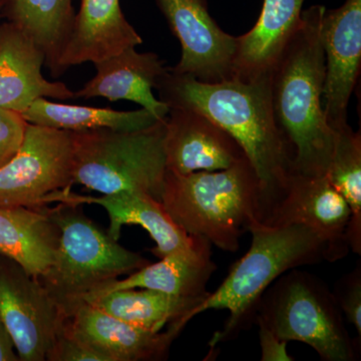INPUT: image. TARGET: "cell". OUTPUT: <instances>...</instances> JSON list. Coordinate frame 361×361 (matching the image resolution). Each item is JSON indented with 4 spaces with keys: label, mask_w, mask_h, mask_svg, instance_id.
Segmentation results:
<instances>
[{
    "label": "cell",
    "mask_w": 361,
    "mask_h": 361,
    "mask_svg": "<svg viewBox=\"0 0 361 361\" xmlns=\"http://www.w3.org/2000/svg\"><path fill=\"white\" fill-rule=\"evenodd\" d=\"M155 89L169 109L198 111L236 140L258 176L262 219L295 173L293 151L273 116L269 75L208 84L168 68Z\"/></svg>",
    "instance_id": "cell-1"
},
{
    "label": "cell",
    "mask_w": 361,
    "mask_h": 361,
    "mask_svg": "<svg viewBox=\"0 0 361 361\" xmlns=\"http://www.w3.org/2000/svg\"><path fill=\"white\" fill-rule=\"evenodd\" d=\"M323 6L302 11L300 26L269 73L271 104L278 129L294 153V172L322 177L329 170L334 132L322 104L325 54Z\"/></svg>",
    "instance_id": "cell-2"
},
{
    "label": "cell",
    "mask_w": 361,
    "mask_h": 361,
    "mask_svg": "<svg viewBox=\"0 0 361 361\" xmlns=\"http://www.w3.org/2000/svg\"><path fill=\"white\" fill-rule=\"evenodd\" d=\"M252 236L248 252L232 266L219 288L209 294L190 314L227 310L224 326L209 342L210 355L220 344L236 338L255 320L261 296L280 275L301 266L327 261L322 237L302 224L268 226L256 217L247 225Z\"/></svg>",
    "instance_id": "cell-3"
},
{
    "label": "cell",
    "mask_w": 361,
    "mask_h": 361,
    "mask_svg": "<svg viewBox=\"0 0 361 361\" xmlns=\"http://www.w3.org/2000/svg\"><path fill=\"white\" fill-rule=\"evenodd\" d=\"M161 202L188 234L236 252L247 225L260 214V183L247 158L213 172L182 175L167 170Z\"/></svg>",
    "instance_id": "cell-4"
},
{
    "label": "cell",
    "mask_w": 361,
    "mask_h": 361,
    "mask_svg": "<svg viewBox=\"0 0 361 361\" xmlns=\"http://www.w3.org/2000/svg\"><path fill=\"white\" fill-rule=\"evenodd\" d=\"M166 120L127 132H73V184L102 195L140 192L161 202L167 173Z\"/></svg>",
    "instance_id": "cell-5"
},
{
    "label": "cell",
    "mask_w": 361,
    "mask_h": 361,
    "mask_svg": "<svg viewBox=\"0 0 361 361\" xmlns=\"http://www.w3.org/2000/svg\"><path fill=\"white\" fill-rule=\"evenodd\" d=\"M255 322L286 342L314 349L324 361L357 360L334 292L315 275L294 268L280 275L261 296Z\"/></svg>",
    "instance_id": "cell-6"
},
{
    "label": "cell",
    "mask_w": 361,
    "mask_h": 361,
    "mask_svg": "<svg viewBox=\"0 0 361 361\" xmlns=\"http://www.w3.org/2000/svg\"><path fill=\"white\" fill-rule=\"evenodd\" d=\"M59 204L49 208L61 232L58 251L54 264L39 279L66 312L87 294L149 262L99 229L80 205Z\"/></svg>",
    "instance_id": "cell-7"
},
{
    "label": "cell",
    "mask_w": 361,
    "mask_h": 361,
    "mask_svg": "<svg viewBox=\"0 0 361 361\" xmlns=\"http://www.w3.org/2000/svg\"><path fill=\"white\" fill-rule=\"evenodd\" d=\"M73 134L28 123L18 153L0 168V207L47 205L73 184Z\"/></svg>",
    "instance_id": "cell-8"
},
{
    "label": "cell",
    "mask_w": 361,
    "mask_h": 361,
    "mask_svg": "<svg viewBox=\"0 0 361 361\" xmlns=\"http://www.w3.org/2000/svg\"><path fill=\"white\" fill-rule=\"evenodd\" d=\"M0 316L20 361H45L63 331L65 308L18 263L0 255Z\"/></svg>",
    "instance_id": "cell-9"
},
{
    "label": "cell",
    "mask_w": 361,
    "mask_h": 361,
    "mask_svg": "<svg viewBox=\"0 0 361 361\" xmlns=\"http://www.w3.org/2000/svg\"><path fill=\"white\" fill-rule=\"evenodd\" d=\"M182 47L172 73L215 84L234 78L237 37L225 32L209 13L208 0H156Z\"/></svg>",
    "instance_id": "cell-10"
},
{
    "label": "cell",
    "mask_w": 361,
    "mask_h": 361,
    "mask_svg": "<svg viewBox=\"0 0 361 361\" xmlns=\"http://www.w3.org/2000/svg\"><path fill=\"white\" fill-rule=\"evenodd\" d=\"M350 209L327 176L308 177L294 173L283 194L260 222L268 226L302 224L317 233L327 246V261L348 255Z\"/></svg>",
    "instance_id": "cell-11"
},
{
    "label": "cell",
    "mask_w": 361,
    "mask_h": 361,
    "mask_svg": "<svg viewBox=\"0 0 361 361\" xmlns=\"http://www.w3.org/2000/svg\"><path fill=\"white\" fill-rule=\"evenodd\" d=\"M325 54L322 104L332 130L348 123V104L361 68V0L325 9L322 21Z\"/></svg>",
    "instance_id": "cell-12"
},
{
    "label": "cell",
    "mask_w": 361,
    "mask_h": 361,
    "mask_svg": "<svg viewBox=\"0 0 361 361\" xmlns=\"http://www.w3.org/2000/svg\"><path fill=\"white\" fill-rule=\"evenodd\" d=\"M65 330L84 342L104 361L167 360L184 325L171 323L165 332L151 331L114 317L96 306L78 301L66 312Z\"/></svg>",
    "instance_id": "cell-13"
},
{
    "label": "cell",
    "mask_w": 361,
    "mask_h": 361,
    "mask_svg": "<svg viewBox=\"0 0 361 361\" xmlns=\"http://www.w3.org/2000/svg\"><path fill=\"white\" fill-rule=\"evenodd\" d=\"M167 170L187 175L232 167L247 158L229 133L198 111L170 109L166 120Z\"/></svg>",
    "instance_id": "cell-14"
},
{
    "label": "cell",
    "mask_w": 361,
    "mask_h": 361,
    "mask_svg": "<svg viewBox=\"0 0 361 361\" xmlns=\"http://www.w3.org/2000/svg\"><path fill=\"white\" fill-rule=\"evenodd\" d=\"M45 56L23 30L9 21L0 25V109L23 114L39 99L68 101L75 92L44 78Z\"/></svg>",
    "instance_id": "cell-15"
},
{
    "label": "cell",
    "mask_w": 361,
    "mask_h": 361,
    "mask_svg": "<svg viewBox=\"0 0 361 361\" xmlns=\"http://www.w3.org/2000/svg\"><path fill=\"white\" fill-rule=\"evenodd\" d=\"M65 203L73 205L94 204L103 207L110 218L109 234L120 239L122 228L137 225L149 233L156 246L151 251L156 257L184 251L196 243L199 236H191L170 217L161 202L140 192L123 191L102 195V197L80 196L70 190L56 192L47 198V204Z\"/></svg>",
    "instance_id": "cell-16"
},
{
    "label": "cell",
    "mask_w": 361,
    "mask_h": 361,
    "mask_svg": "<svg viewBox=\"0 0 361 361\" xmlns=\"http://www.w3.org/2000/svg\"><path fill=\"white\" fill-rule=\"evenodd\" d=\"M142 44L120 0H80L73 30L59 58L56 77L85 63H97Z\"/></svg>",
    "instance_id": "cell-17"
},
{
    "label": "cell",
    "mask_w": 361,
    "mask_h": 361,
    "mask_svg": "<svg viewBox=\"0 0 361 361\" xmlns=\"http://www.w3.org/2000/svg\"><path fill=\"white\" fill-rule=\"evenodd\" d=\"M94 66L96 75L75 92V99L133 102L160 120L167 118L170 109L153 94L159 78L168 70L158 54L129 47Z\"/></svg>",
    "instance_id": "cell-18"
},
{
    "label": "cell",
    "mask_w": 361,
    "mask_h": 361,
    "mask_svg": "<svg viewBox=\"0 0 361 361\" xmlns=\"http://www.w3.org/2000/svg\"><path fill=\"white\" fill-rule=\"evenodd\" d=\"M215 270L212 244L204 237H198L191 248L169 254L159 262L149 263L130 273L129 277L113 280L90 294L146 288L170 295L204 300L210 294L207 290V284Z\"/></svg>",
    "instance_id": "cell-19"
},
{
    "label": "cell",
    "mask_w": 361,
    "mask_h": 361,
    "mask_svg": "<svg viewBox=\"0 0 361 361\" xmlns=\"http://www.w3.org/2000/svg\"><path fill=\"white\" fill-rule=\"evenodd\" d=\"M305 0H264L257 23L237 37L235 80L268 77L288 40L300 26Z\"/></svg>",
    "instance_id": "cell-20"
},
{
    "label": "cell",
    "mask_w": 361,
    "mask_h": 361,
    "mask_svg": "<svg viewBox=\"0 0 361 361\" xmlns=\"http://www.w3.org/2000/svg\"><path fill=\"white\" fill-rule=\"evenodd\" d=\"M59 237L49 206L0 207V255L32 276H42L54 264Z\"/></svg>",
    "instance_id": "cell-21"
},
{
    "label": "cell",
    "mask_w": 361,
    "mask_h": 361,
    "mask_svg": "<svg viewBox=\"0 0 361 361\" xmlns=\"http://www.w3.org/2000/svg\"><path fill=\"white\" fill-rule=\"evenodd\" d=\"M82 300L114 317L151 331H161L165 325L190 322L192 311L203 299L184 298L146 288L120 289L89 294Z\"/></svg>",
    "instance_id": "cell-22"
},
{
    "label": "cell",
    "mask_w": 361,
    "mask_h": 361,
    "mask_svg": "<svg viewBox=\"0 0 361 361\" xmlns=\"http://www.w3.org/2000/svg\"><path fill=\"white\" fill-rule=\"evenodd\" d=\"M73 0H6L4 18L23 30L45 56L56 77L58 63L75 21Z\"/></svg>",
    "instance_id": "cell-23"
},
{
    "label": "cell",
    "mask_w": 361,
    "mask_h": 361,
    "mask_svg": "<svg viewBox=\"0 0 361 361\" xmlns=\"http://www.w3.org/2000/svg\"><path fill=\"white\" fill-rule=\"evenodd\" d=\"M23 116L28 123L70 132L101 129L127 132L147 129L163 121L142 108L137 111H121L54 103L47 99L33 102L32 106L23 111Z\"/></svg>",
    "instance_id": "cell-24"
},
{
    "label": "cell",
    "mask_w": 361,
    "mask_h": 361,
    "mask_svg": "<svg viewBox=\"0 0 361 361\" xmlns=\"http://www.w3.org/2000/svg\"><path fill=\"white\" fill-rule=\"evenodd\" d=\"M334 142L326 176L343 197L351 217L348 242L353 253L361 254V135L348 125L334 130Z\"/></svg>",
    "instance_id": "cell-25"
},
{
    "label": "cell",
    "mask_w": 361,
    "mask_h": 361,
    "mask_svg": "<svg viewBox=\"0 0 361 361\" xmlns=\"http://www.w3.org/2000/svg\"><path fill=\"white\" fill-rule=\"evenodd\" d=\"M342 314L353 325L361 342V267L360 263L355 269L342 276L337 282L334 292Z\"/></svg>",
    "instance_id": "cell-26"
},
{
    "label": "cell",
    "mask_w": 361,
    "mask_h": 361,
    "mask_svg": "<svg viewBox=\"0 0 361 361\" xmlns=\"http://www.w3.org/2000/svg\"><path fill=\"white\" fill-rule=\"evenodd\" d=\"M27 125L23 114L0 109V168L18 153L25 139Z\"/></svg>",
    "instance_id": "cell-27"
},
{
    "label": "cell",
    "mask_w": 361,
    "mask_h": 361,
    "mask_svg": "<svg viewBox=\"0 0 361 361\" xmlns=\"http://www.w3.org/2000/svg\"><path fill=\"white\" fill-rule=\"evenodd\" d=\"M45 361H104L101 355L92 350L84 342L63 331L56 337L51 348L47 353Z\"/></svg>",
    "instance_id": "cell-28"
},
{
    "label": "cell",
    "mask_w": 361,
    "mask_h": 361,
    "mask_svg": "<svg viewBox=\"0 0 361 361\" xmlns=\"http://www.w3.org/2000/svg\"><path fill=\"white\" fill-rule=\"evenodd\" d=\"M259 326L261 360L262 361H292L294 358L287 353L288 342L278 338L263 323L256 322Z\"/></svg>",
    "instance_id": "cell-29"
},
{
    "label": "cell",
    "mask_w": 361,
    "mask_h": 361,
    "mask_svg": "<svg viewBox=\"0 0 361 361\" xmlns=\"http://www.w3.org/2000/svg\"><path fill=\"white\" fill-rule=\"evenodd\" d=\"M0 361H20L13 337L0 316Z\"/></svg>",
    "instance_id": "cell-30"
},
{
    "label": "cell",
    "mask_w": 361,
    "mask_h": 361,
    "mask_svg": "<svg viewBox=\"0 0 361 361\" xmlns=\"http://www.w3.org/2000/svg\"><path fill=\"white\" fill-rule=\"evenodd\" d=\"M6 0H0V18H4V7H6Z\"/></svg>",
    "instance_id": "cell-31"
}]
</instances>
